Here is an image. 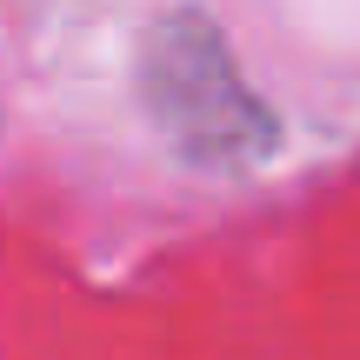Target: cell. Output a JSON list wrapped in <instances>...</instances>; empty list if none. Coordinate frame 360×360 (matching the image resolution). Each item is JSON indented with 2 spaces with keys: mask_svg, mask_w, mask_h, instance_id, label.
Here are the masks:
<instances>
[{
  "mask_svg": "<svg viewBox=\"0 0 360 360\" xmlns=\"http://www.w3.org/2000/svg\"><path fill=\"white\" fill-rule=\"evenodd\" d=\"M141 101H147V120L160 127V141L207 174H247L281 141L274 114L247 94L240 67H233L227 34L193 7H174L147 27Z\"/></svg>",
  "mask_w": 360,
  "mask_h": 360,
  "instance_id": "1",
  "label": "cell"
}]
</instances>
